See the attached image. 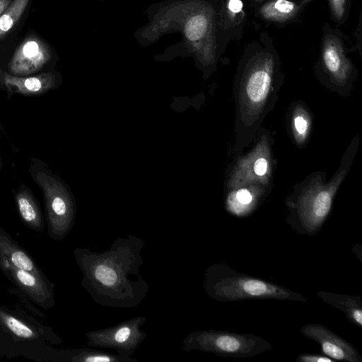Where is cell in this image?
<instances>
[{
  "label": "cell",
  "mask_w": 362,
  "mask_h": 362,
  "mask_svg": "<svg viewBox=\"0 0 362 362\" xmlns=\"http://www.w3.org/2000/svg\"><path fill=\"white\" fill-rule=\"evenodd\" d=\"M259 196L247 188H240L231 192L226 199L228 212L237 217L250 216L257 207Z\"/></svg>",
  "instance_id": "obj_17"
},
{
  "label": "cell",
  "mask_w": 362,
  "mask_h": 362,
  "mask_svg": "<svg viewBox=\"0 0 362 362\" xmlns=\"http://www.w3.org/2000/svg\"><path fill=\"white\" fill-rule=\"evenodd\" d=\"M317 296L325 303L341 311L349 322L362 327V301L361 296L339 294L324 291L317 292Z\"/></svg>",
  "instance_id": "obj_14"
},
{
  "label": "cell",
  "mask_w": 362,
  "mask_h": 362,
  "mask_svg": "<svg viewBox=\"0 0 362 362\" xmlns=\"http://www.w3.org/2000/svg\"><path fill=\"white\" fill-rule=\"evenodd\" d=\"M298 6L288 0H274L264 4L260 9L261 15L269 20L285 21L293 16Z\"/></svg>",
  "instance_id": "obj_19"
},
{
  "label": "cell",
  "mask_w": 362,
  "mask_h": 362,
  "mask_svg": "<svg viewBox=\"0 0 362 362\" xmlns=\"http://www.w3.org/2000/svg\"><path fill=\"white\" fill-rule=\"evenodd\" d=\"M332 1L335 3V4H339L340 1H341V0H332Z\"/></svg>",
  "instance_id": "obj_27"
},
{
  "label": "cell",
  "mask_w": 362,
  "mask_h": 362,
  "mask_svg": "<svg viewBox=\"0 0 362 362\" xmlns=\"http://www.w3.org/2000/svg\"><path fill=\"white\" fill-rule=\"evenodd\" d=\"M62 341L34 317L0 305V357L22 356L35 361H54L56 349L52 345Z\"/></svg>",
  "instance_id": "obj_3"
},
{
  "label": "cell",
  "mask_w": 362,
  "mask_h": 362,
  "mask_svg": "<svg viewBox=\"0 0 362 362\" xmlns=\"http://www.w3.org/2000/svg\"><path fill=\"white\" fill-rule=\"evenodd\" d=\"M30 0H13L0 16V40H1L20 21Z\"/></svg>",
  "instance_id": "obj_18"
},
{
  "label": "cell",
  "mask_w": 362,
  "mask_h": 362,
  "mask_svg": "<svg viewBox=\"0 0 362 362\" xmlns=\"http://www.w3.org/2000/svg\"><path fill=\"white\" fill-rule=\"evenodd\" d=\"M204 288L211 298L219 302L247 300L308 302L298 292L241 273L225 263H215L209 266L204 274Z\"/></svg>",
  "instance_id": "obj_4"
},
{
  "label": "cell",
  "mask_w": 362,
  "mask_h": 362,
  "mask_svg": "<svg viewBox=\"0 0 362 362\" xmlns=\"http://www.w3.org/2000/svg\"><path fill=\"white\" fill-rule=\"evenodd\" d=\"M18 213L24 224L32 230L42 233L45 220L36 199L26 188L21 189L15 196Z\"/></svg>",
  "instance_id": "obj_16"
},
{
  "label": "cell",
  "mask_w": 362,
  "mask_h": 362,
  "mask_svg": "<svg viewBox=\"0 0 362 362\" xmlns=\"http://www.w3.org/2000/svg\"><path fill=\"white\" fill-rule=\"evenodd\" d=\"M228 8L231 12L237 13L242 11L243 4L241 0H229Z\"/></svg>",
  "instance_id": "obj_24"
},
{
  "label": "cell",
  "mask_w": 362,
  "mask_h": 362,
  "mask_svg": "<svg viewBox=\"0 0 362 362\" xmlns=\"http://www.w3.org/2000/svg\"><path fill=\"white\" fill-rule=\"evenodd\" d=\"M12 1L13 0H0V16Z\"/></svg>",
  "instance_id": "obj_26"
},
{
  "label": "cell",
  "mask_w": 362,
  "mask_h": 362,
  "mask_svg": "<svg viewBox=\"0 0 362 362\" xmlns=\"http://www.w3.org/2000/svg\"><path fill=\"white\" fill-rule=\"evenodd\" d=\"M255 1H262V0H255Z\"/></svg>",
  "instance_id": "obj_28"
},
{
  "label": "cell",
  "mask_w": 362,
  "mask_h": 362,
  "mask_svg": "<svg viewBox=\"0 0 362 362\" xmlns=\"http://www.w3.org/2000/svg\"><path fill=\"white\" fill-rule=\"evenodd\" d=\"M361 249L362 245L361 244H356L352 247V252L358 258V259L361 262Z\"/></svg>",
  "instance_id": "obj_25"
},
{
  "label": "cell",
  "mask_w": 362,
  "mask_h": 362,
  "mask_svg": "<svg viewBox=\"0 0 362 362\" xmlns=\"http://www.w3.org/2000/svg\"><path fill=\"white\" fill-rule=\"evenodd\" d=\"M272 86V72L268 66L257 65L247 76L243 90V105L250 111L260 109Z\"/></svg>",
  "instance_id": "obj_11"
},
{
  "label": "cell",
  "mask_w": 362,
  "mask_h": 362,
  "mask_svg": "<svg viewBox=\"0 0 362 362\" xmlns=\"http://www.w3.org/2000/svg\"><path fill=\"white\" fill-rule=\"evenodd\" d=\"M0 76L7 90L25 95L44 94L56 83V77L52 73H43L33 76H18L0 69Z\"/></svg>",
  "instance_id": "obj_12"
},
{
  "label": "cell",
  "mask_w": 362,
  "mask_h": 362,
  "mask_svg": "<svg viewBox=\"0 0 362 362\" xmlns=\"http://www.w3.org/2000/svg\"><path fill=\"white\" fill-rule=\"evenodd\" d=\"M0 269L29 300L46 310L54 307V284L47 278L13 266L0 255Z\"/></svg>",
  "instance_id": "obj_8"
},
{
  "label": "cell",
  "mask_w": 362,
  "mask_h": 362,
  "mask_svg": "<svg viewBox=\"0 0 362 362\" xmlns=\"http://www.w3.org/2000/svg\"><path fill=\"white\" fill-rule=\"evenodd\" d=\"M268 160L264 157H259L253 163L254 174L258 177L264 176L268 171Z\"/></svg>",
  "instance_id": "obj_23"
},
{
  "label": "cell",
  "mask_w": 362,
  "mask_h": 362,
  "mask_svg": "<svg viewBox=\"0 0 362 362\" xmlns=\"http://www.w3.org/2000/svg\"><path fill=\"white\" fill-rule=\"evenodd\" d=\"M145 241L134 235L114 240L101 252L76 247V262L81 272V286L100 305L131 308L146 296L149 285L140 274L144 264L141 252Z\"/></svg>",
  "instance_id": "obj_1"
},
{
  "label": "cell",
  "mask_w": 362,
  "mask_h": 362,
  "mask_svg": "<svg viewBox=\"0 0 362 362\" xmlns=\"http://www.w3.org/2000/svg\"><path fill=\"white\" fill-rule=\"evenodd\" d=\"M323 61L328 71L339 76L344 66V59L338 47L334 45H327L323 51Z\"/></svg>",
  "instance_id": "obj_20"
},
{
  "label": "cell",
  "mask_w": 362,
  "mask_h": 362,
  "mask_svg": "<svg viewBox=\"0 0 362 362\" xmlns=\"http://www.w3.org/2000/svg\"><path fill=\"white\" fill-rule=\"evenodd\" d=\"M297 362H334L332 358L321 354H301L296 359Z\"/></svg>",
  "instance_id": "obj_21"
},
{
  "label": "cell",
  "mask_w": 362,
  "mask_h": 362,
  "mask_svg": "<svg viewBox=\"0 0 362 362\" xmlns=\"http://www.w3.org/2000/svg\"><path fill=\"white\" fill-rule=\"evenodd\" d=\"M293 127L296 133L299 136L304 137L308 129V121L303 115H297L293 118Z\"/></svg>",
  "instance_id": "obj_22"
},
{
  "label": "cell",
  "mask_w": 362,
  "mask_h": 362,
  "mask_svg": "<svg viewBox=\"0 0 362 362\" xmlns=\"http://www.w3.org/2000/svg\"><path fill=\"white\" fill-rule=\"evenodd\" d=\"M50 47L40 37L28 36L15 51L8 69L14 76H26L42 69L51 59Z\"/></svg>",
  "instance_id": "obj_10"
},
{
  "label": "cell",
  "mask_w": 362,
  "mask_h": 362,
  "mask_svg": "<svg viewBox=\"0 0 362 362\" xmlns=\"http://www.w3.org/2000/svg\"><path fill=\"white\" fill-rule=\"evenodd\" d=\"M204 6L200 0H165L152 4L146 10L148 23L134 35L141 45L146 47L165 34L178 33L181 40L166 51L173 55L195 53L210 28Z\"/></svg>",
  "instance_id": "obj_2"
},
{
  "label": "cell",
  "mask_w": 362,
  "mask_h": 362,
  "mask_svg": "<svg viewBox=\"0 0 362 362\" xmlns=\"http://www.w3.org/2000/svg\"><path fill=\"white\" fill-rule=\"evenodd\" d=\"M146 320L144 316H136L112 327L88 332L85 334L87 344L132 357L146 337V332L141 328Z\"/></svg>",
  "instance_id": "obj_7"
},
{
  "label": "cell",
  "mask_w": 362,
  "mask_h": 362,
  "mask_svg": "<svg viewBox=\"0 0 362 362\" xmlns=\"http://www.w3.org/2000/svg\"><path fill=\"white\" fill-rule=\"evenodd\" d=\"M33 179L43 192L47 234L52 240L61 241L69 233L74 223L71 200L62 185L47 172H37Z\"/></svg>",
  "instance_id": "obj_6"
},
{
  "label": "cell",
  "mask_w": 362,
  "mask_h": 362,
  "mask_svg": "<svg viewBox=\"0 0 362 362\" xmlns=\"http://www.w3.org/2000/svg\"><path fill=\"white\" fill-rule=\"evenodd\" d=\"M54 361L59 362H138L132 357L89 348L57 349Z\"/></svg>",
  "instance_id": "obj_15"
},
{
  "label": "cell",
  "mask_w": 362,
  "mask_h": 362,
  "mask_svg": "<svg viewBox=\"0 0 362 362\" xmlns=\"http://www.w3.org/2000/svg\"><path fill=\"white\" fill-rule=\"evenodd\" d=\"M0 255L13 266L47 278L35 259L0 226Z\"/></svg>",
  "instance_id": "obj_13"
},
{
  "label": "cell",
  "mask_w": 362,
  "mask_h": 362,
  "mask_svg": "<svg viewBox=\"0 0 362 362\" xmlns=\"http://www.w3.org/2000/svg\"><path fill=\"white\" fill-rule=\"evenodd\" d=\"M186 351H201L220 357L245 358L269 351L272 344L253 334L222 330H202L188 334L182 340Z\"/></svg>",
  "instance_id": "obj_5"
},
{
  "label": "cell",
  "mask_w": 362,
  "mask_h": 362,
  "mask_svg": "<svg viewBox=\"0 0 362 362\" xmlns=\"http://www.w3.org/2000/svg\"><path fill=\"white\" fill-rule=\"evenodd\" d=\"M300 333L317 343L321 354L335 361L362 362L361 356L351 343L322 325L305 324L300 328Z\"/></svg>",
  "instance_id": "obj_9"
}]
</instances>
